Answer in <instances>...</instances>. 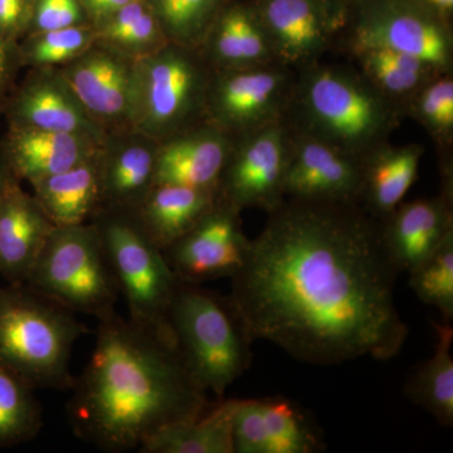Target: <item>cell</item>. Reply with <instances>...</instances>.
I'll return each instance as SVG.
<instances>
[{"label": "cell", "instance_id": "29", "mask_svg": "<svg viewBox=\"0 0 453 453\" xmlns=\"http://www.w3.org/2000/svg\"><path fill=\"white\" fill-rule=\"evenodd\" d=\"M434 356L410 375L403 387L408 401L427 411L440 425L453 427V329L449 323L434 324Z\"/></svg>", "mask_w": 453, "mask_h": 453}, {"label": "cell", "instance_id": "19", "mask_svg": "<svg viewBox=\"0 0 453 453\" xmlns=\"http://www.w3.org/2000/svg\"><path fill=\"white\" fill-rule=\"evenodd\" d=\"M55 226L22 181L9 179L0 195V277L5 282H27Z\"/></svg>", "mask_w": 453, "mask_h": 453}, {"label": "cell", "instance_id": "35", "mask_svg": "<svg viewBox=\"0 0 453 453\" xmlns=\"http://www.w3.org/2000/svg\"><path fill=\"white\" fill-rule=\"evenodd\" d=\"M405 116L419 122L441 153L449 151L453 140V76L452 73L438 74L414 96Z\"/></svg>", "mask_w": 453, "mask_h": 453}, {"label": "cell", "instance_id": "22", "mask_svg": "<svg viewBox=\"0 0 453 453\" xmlns=\"http://www.w3.org/2000/svg\"><path fill=\"white\" fill-rule=\"evenodd\" d=\"M0 144L14 177L33 186L88 159L104 142L74 134L7 127Z\"/></svg>", "mask_w": 453, "mask_h": 453}, {"label": "cell", "instance_id": "3", "mask_svg": "<svg viewBox=\"0 0 453 453\" xmlns=\"http://www.w3.org/2000/svg\"><path fill=\"white\" fill-rule=\"evenodd\" d=\"M404 116L356 65L320 59L296 70L283 121L295 133L363 159L389 142Z\"/></svg>", "mask_w": 453, "mask_h": 453}, {"label": "cell", "instance_id": "9", "mask_svg": "<svg viewBox=\"0 0 453 453\" xmlns=\"http://www.w3.org/2000/svg\"><path fill=\"white\" fill-rule=\"evenodd\" d=\"M295 80L296 71L279 62L211 70L205 121L232 138L281 121Z\"/></svg>", "mask_w": 453, "mask_h": 453}, {"label": "cell", "instance_id": "31", "mask_svg": "<svg viewBox=\"0 0 453 453\" xmlns=\"http://www.w3.org/2000/svg\"><path fill=\"white\" fill-rule=\"evenodd\" d=\"M27 381L0 365V449L28 442L43 427V410Z\"/></svg>", "mask_w": 453, "mask_h": 453}, {"label": "cell", "instance_id": "24", "mask_svg": "<svg viewBox=\"0 0 453 453\" xmlns=\"http://www.w3.org/2000/svg\"><path fill=\"white\" fill-rule=\"evenodd\" d=\"M425 148L418 144L380 146L363 157L360 205L378 220L403 202L417 177Z\"/></svg>", "mask_w": 453, "mask_h": 453}, {"label": "cell", "instance_id": "27", "mask_svg": "<svg viewBox=\"0 0 453 453\" xmlns=\"http://www.w3.org/2000/svg\"><path fill=\"white\" fill-rule=\"evenodd\" d=\"M237 399L222 401L195 417L170 423L139 447L142 453H234L232 418Z\"/></svg>", "mask_w": 453, "mask_h": 453}, {"label": "cell", "instance_id": "36", "mask_svg": "<svg viewBox=\"0 0 453 453\" xmlns=\"http://www.w3.org/2000/svg\"><path fill=\"white\" fill-rule=\"evenodd\" d=\"M88 23V18L80 0H35L31 25L27 35Z\"/></svg>", "mask_w": 453, "mask_h": 453}, {"label": "cell", "instance_id": "40", "mask_svg": "<svg viewBox=\"0 0 453 453\" xmlns=\"http://www.w3.org/2000/svg\"><path fill=\"white\" fill-rule=\"evenodd\" d=\"M423 3L427 11L447 23L446 18L453 9V0H423Z\"/></svg>", "mask_w": 453, "mask_h": 453}, {"label": "cell", "instance_id": "6", "mask_svg": "<svg viewBox=\"0 0 453 453\" xmlns=\"http://www.w3.org/2000/svg\"><path fill=\"white\" fill-rule=\"evenodd\" d=\"M211 74L199 50L170 42L134 59L131 127L160 142L205 121Z\"/></svg>", "mask_w": 453, "mask_h": 453}, {"label": "cell", "instance_id": "34", "mask_svg": "<svg viewBox=\"0 0 453 453\" xmlns=\"http://www.w3.org/2000/svg\"><path fill=\"white\" fill-rule=\"evenodd\" d=\"M410 286L426 305L441 312L443 323L453 320V232L408 273Z\"/></svg>", "mask_w": 453, "mask_h": 453}, {"label": "cell", "instance_id": "39", "mask_svg": "<svg viewBox=\"0 0 453 453\" xmlns=\"http://www.w3.org/2000/svg\"><path fill=\"white\" fill-rule=\"evenodd\" d=\"M133 0H80L89 23L97 27Z\"/></svg>", "mask_w": 453, "mask_h": 453}, {"label": "cell", "instance_id": "12", "mask_svg": "<svg viewBox=\"0 0 453 453\" xmlns=\"http://www.w3.org/2000/svg\"><path fill=\"white\" fill-rule=\"evenodd\" d=\"M253 7L276 61L295 71L339 50L350 22L333 0H259Z\"/></svg>", "mask_w": 453, "mask_h": 453}, {"label": "cell", "instance_id": "17", "mask_svg": "<svg viewBox=\"0 0 453 453\" xmlns=\"http://www.w3.org/2000/svg\"><path fill=\"white\" fill-rule=\"evenodd\" d=\"M232 442L234 453H318L326 447L301 408L281 396L237 399Z\"/></svg>", "mask_w": 453, "mask_h": 453}, {"label": "cell", "instance_id": "11", "mask_svg": "<svg viewBox=\"0 0 453 453\" xmlns=\"http://www.w3.org/2000/svg\"><path fill=\"white\" fill-rule=\"evenodd\" d=\"M290 139L283 120L234 138L220 175L219 198L240 211H275L285 201Z\"/></svg>", "mask_w": 453, "mask_h": 453}, {"label": "cell", "instance_id": "4", "mask_svg": "<svg viewBox=\"0 0 453 453\" xmlns=\"http://www.w3.org/2000/svg\"><path fill=\"white\" fill-rule=\"evenodd\" d=\"M85 325L26 283L0 288V365L35 389H71L70 360Z\"/></svg>", "mask_w": 453, "mask_h": 453}, {"label": "cell", "instance_id": "2", "mask_svg": "<svg viewBox=\"0 0 453 453\" xmlns=\"http://www.w3.org/2000/svg\"><path fill=\"white\" fill-rule=\"evenodd\" d=\"M71 389L74 434L106 452L139 449L160 428L211 407L173 334L145 329L116 310L98 319L94 351Z\"/></svg>", "mask_w": 453, "mask_h": 453}, {"label": "cell", "instance_id": "15", "mask_svg": "<svg viewBox=\"0 0 453 453\" xmlns=\"http://www.w3.org/2000/svg\"><path fill=\"white\" fill-rule=\"evenodd\" d=\"M58 73L107 134L131 127L134 59L95 43Z\"/></svg>", "mask_w": 453, "mask_h": 453}, {"label": "cell", "instance_id": "8", "mask_svg": "<svg viewBox=\"0 0 453 453\" xmlns=\"http://www.w3.org/2000/svg\"><path fill=\"white\" fill-rule=\"evenodd\" d=\"M26 285L73 312L101 319L120 296L111 265L91 222L55 226Z\"/></svg>", "mask_w": 453, "mask_h": 453}, {"label": "cell", "instance_id": "16", "mask_svg": "<svg viewBox=\"0 0 453 453\" xmlns=\"http://www.w3.org/2000/svg\"><path fill=\"white\" fill-rule=\"evenodd\" d=\"M290 131L285 199L360 204L363 159L311 136Z\"/></svg>", "mask_w": 453, "mask_h": 453}, {"label": "cell", "instance_id": "26", "mask_svg": "<svg viewBox=\"0 0 453 453\" xmlns=\"http://www.w3.org/2000/svg\"><path fill=\"white\" fill-rule=\"evenodd\" d=\"M98 153L33 184L32 195L56 226L88 223L101 207Z\"/></svg>", "mask_w": 453, "mask_h": 453}, {"label": "cell", "instance_id": "10", "mask_svg": "<svg viewBox=\"0 0 453 453\" xmlns=\"http://www.w3.org/2000/svg\"><path fill=\"white\" fill-rule=\"evenodd\" d=\"M360 49H387L428 62L449 73L453 65L452 32L445 20L425 7L384 0L363 9L349 22L340 52Z\"/></svg>", "mask_w": 453, "mask_h": 453}, {"label": "cell", "instance_id": "41", "mask_svg": "<svg viewBox=\"0 0 453 453\" xmlns=\"http://www.w3.org/2000/svg\"><path fill=\"white\" fill-rule=\"evenodd\" d=\"M12 177H13V173L9 169L4 153H3L2 144H0V195H2L3 189L7 186L8 180Z\"/></svg>", "mask_w": 453, "mask_h": 453}, {"label": "cell", "instance_id": "23", "mask_svg": "<svg viewBox=\"0 0 453 453\" xmlns=\"http://www.w3.org/2000/svg\"><path fill=\"white\" fill-rule=\"evenodd\" d=\"M199 52L211 70L277 62L255 7L241 3H226Z\"/></svg>", "mask_w": 453, "mask_h": 453}, {"label": "cell", "instance_id": "38", "mask_svg": "<svg viewBox=\"0 0 453 453\" xmlns=\"http://www.w3.org/2000/svg\"><path fill=\"white\" fill-rule=\"evenodd\" d=\"M22 70L18 42L0 40V118Z\"/></svg>", "mask_w": 453, "mask_h": 453}, {"label": "cell", "instance_id": "5", "mask_svg": "<svg viewBox=\"0 0 453 453\" xmlns=\"http://www.w3.org/2000/svg\"><path fill=\"white\" fill-rule=\"evenodd\" d=\"M168 323L181 359L207 392L223 396L251 365L252 342L228 297L180 282Z\"/></svg>", "mask_w": 453, "mask_h": 453}, {"label": "cell", "instance_id": "33", "mask_svg": "<svg viewBox=\"0 0 453 453\" xmlns=\"http://www.w3.org/2000/svg\"><path fill=\"white\" fill-rule=\"evenodd\" d=\"M96 43L92 25L68 27L27 35L18 42L23 68H58Z\"/></svg>", "mask_w": 453, "mask_h": 453}, {"label": "cell", "instance_id": "21", "mask_svg": "<svg viewBox=\"0 0 453 453\" xmlns=\"http://www.w3.org/2000/svg\"><path fill=\"white\" fill-rule=\"evenodd\" d=\"M380 225L393 264L399 273H408L453 232V199L440 193L402 202Z\"/></svg>", "mask_w": 453, "mask_h": 453}, {"label": "cell", "instance_id": "37", "mask_svg": "<svg viewBox=\"0 0 453 453\" xmlns=\"http://www.w3.org/2000/svg\"><path fill=\"white\" fill-rule=\"evenodd\" d=\"M35 0H0V40L19 42L28 32Z\"/></svg>", "mask_w": 453, "mask_h": 453}, {"label": "cell", "instance_id": "30", "mask_svg": "<svg viewBox=\"0 0 453 453\" xmlns=\"http://www.w3.org/2000/svg\"><path fill=\"white\" fill-rule=\"evenodd\" d=\"M97 43L130 59L150 55L168 43L162 27L145 0H133L95 27Z\"/></svg>", "mask_w": 453, "mask_h": 453}, {"label": "cell", "instance_id": "32", "mask_svg": "<svg viewBox=\"0 0 453 453\" xmlns=\"http://www.w3.org/2000/svg\"><path fill=\"white\" fill-rule=\"evenodd\" d=\"M170 43L201 50L226 0H145Z\"/></svg>", "mask_w": 453, "mask_h": 453}, {"label": "cell", "instance_id": "25", "mask_svg": "<svg viewBox=\"0 0 453 453\" xmlns=\"http://www.w3.org/2000/svg\"><path fill=\"white\" fill-rule=\"evenodd\" d=\"M219 193L178 184H155L134 211L149 237L165 251L203 219Z\"/></svg>", "mask_w": 453, "mask_h": 453}, {"label": "cell", "instance_id": "28", "mask_svg": "<svg viewBox=\"0 0 453 453\" xmlns=\"http://www.w3.org/2000/svg\"><path fill=\"white\" fill-rule=\"evenodd\" d=\"M347 55L384 96L403 110L404 115L414 96L438 74L445 73L417 57L392 50L360 49Z\"/></svg>", "mask_w": 453, "mask_h": 453}, {"label": "cell", "instance_id": "1", "mask_svg": "<svg viewBox=\"0 0 453 453\" xmlns=\"http://www.w3.org/2000/svg\"><path fill=\"white\" fill-rule=\"evenodd\" d=\"M267 214L226 296L249 339L315 365L395 357L410 330L380 220L357 203L297 199Z\"/></svg>", "mask_w": 453, "mask_h": 453}, {"label": "cell", "instance_id": "7", "mask_svg": "<svg viewBox=\"0 0 453 453\" xmlns=\"http://www.w3.org/2000/svg\"><path fill=\"white\" fill-rule=\"evenodd\" d=\"M89 222L100 235L130 320L145 329L172 334L169 309L181 281L162 250L129 211L100 210Z\"/></svg>", "mask_w": 453, "mask_h": 453}, {"label": "cell", "instance_id": "13", "mask_svg": "<svg viewBox=\"0 0 453 453\" xmlns=\"http://www.w3.org/2000/svg\"><path fill=\"white\" fill-rule=\"evenodd\" d=\"M250 249L251 240L244 234L241 211L219 196L203 219L163 252L181 282L202 285L232 279Z\"/></svg>", "mask_w": 453, "mask_h": 453}, {"label": "cell", "instance_id": "18", "mask_svg": "<svg viewBox=\"0 0 453 453\" xmlns=\"http://www.w3.org/2000/svg\"><path fill=\"white\" fill-rule=\"evenodd\" d=\"M157 150V142L134 127L107 134L98 153L100 210H138L155 186Z\"/></svg>", "mask_w": 453, "mask_h": 453}, {"label": "cell", "instance_id": "20", "mask_svg": "<svg viewBox=\"0 0 453 453\" xmlns=\"http://www.w3.org/2000/svg\"><path fill=\"white\" fill-rule=\"evenodd\" d=\"M234 138L203 121L157 142L155 184L217 192Z\"/></svg>", "mask_w": 453, "mask_h": 453}, {"label": "cell", "instance_id": "14", "mask_svg": "<svg viewBox=\"0 0 453 453\" xmlns=\"http://www.w3.org/2000/svg\"><path fill=\"white\" fill-rule=\"evenodd\" d=\"M3 116L7 127L86 136L103 144L107 133L92 120L57 68H27Z\"/></svg>", "mask_w": 453, "mask_h": 453}]
</instances>
